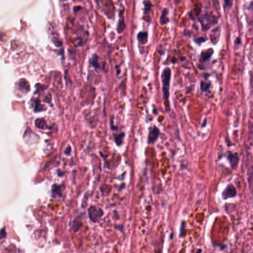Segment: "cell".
<instances>
[{"label":"cell","instance_id":"cell-13","mask_svg":"<svg viewBox=\"0 0 253 253\" xmlns=\"http://www.w3.org/2000/svg\"><path fill=\"white\" fill-rule=\"evenodd\" d=\"M143 3H144V5H145V14H146V13H148L149 11H150L152 4H151L149 2H144Z\"/></svg>","mask_w":253,"mask_h":253},{"label":"cell","instance_id":"cell-3","mask_svg":"<svg viewBox=\"0 0 253 253\" xmlns=\"http://www.w3.org/2000/svg\"><path fill=\"white\" fill-rule=\"evenodd\" d=\"M88 214L89 216H90L91 220L96 222V221H98L99 218L102 216L103 211H102V210L97 209V208H95L94 206H91L88 209Z\"/></svg>","mask_w":253,"mask_h":253},{"label":"cell","instance_id":"cell-11","mask_svg":"<svg viewBox=\"0 0 253 253\" xmlns=\"http://www.w3.org/2000/svg\"><path fill=\"white\" fill-rule=\"evenodd\" d=\"M91 64L93 65V66L95 68H99V63L97 62V56H94V58L92 59V60L91 61Z\"/></svg>","mask_w":253,"mask_h":253},{"label":"cell","instance_id":"cell-5","mask_svg":"<svg viewBox=\"0 0 253 253\" xmlns=\"http://www.w3.org/2000/svg\"><path fill=\"white\" fill-rule=\"evenodd\" d=\"M228 159H229V161H230L232 168H236V166L238 165V160H239L238 154H233V153H232V152H229Z\"/></svg>","mask_w":253,"mask_h":253},{"label":"cell","instance_id":"cell-14","mask_svg":"<svg viewBox=\"0 0 253 253\" xmlns=\"http://www.w3.org/2000/svg\"><path fill=\"white\" fill-rule=\"evenodd\" d=\"M210 86V84L209 83H206V82H201V85H200V87H201V90L202 91H206L208 90Z\"/></svg>","mask_w":253,"mask_h":253},{"label":"cell","instance_id":"cell-8","mask_svg":"<svg viewBox=\"0 0 253 253\" xmlns=\"http://www.w3.org/2000/svg\"><path fill=\"white\" fill-rule=\"evenodd\" d=\"M167 15H168V10L166 8H165L163 11V14H162L161 17H160V23L162 25H165L167 22H168V19L167 17Z\"/></svg>","mask_w":253,"mask_h":253},{"label":"cell","instance_id":"cell-6","mask_svg":"<svg viewBox=\"0 0 253 253\" xmlns=\"http://www.w3.org/2000/svg\"><path fill=\"white\" fill-rule=\"evenodd\" d=\"M137 39L140 43L146 44L148 41V33L146 32H140L138 33Z\"/></svg>","mask_w":253,"mask_h":253},{"label":"cell","instance_id":"cell-10","mask_svg":"<svg viewBox=\"0 0 253 253\" xmlns=\"http://www.w3.org/2000/svg\"><path fill=\"white\" fill-rule=\"evenodd\" d=\"M124 134L122 133L120 135H115V141L117 143V145H121L122 142V139H123Z\"/></svg>","mask_w":253,"mask_h":253},{"label":"cell","instance_id":"cell-2","mask_svg":"<svg viewBox=\"0 0 253 253\" xmlns=\"http://www.w3.org/2000/svg\"><path fill=\"white\" fill-rule=\"evenodd\" d=\"M236 189L231 184H230V185L227 186L225 190L223 192L222 197L224 200H227V199L234 198V197L236 196Z\"/></svg>","mask_w":253,"mask_h":253},{"label":"cell","instance_id":"cell-1","mask_svg":"<svg viewBox=\"0 0 253 253\" xmlns=\"http://www.w3.org/2000/svg\"><path fill=\"white\" fill-rule=\"evenodd\" d=\"M171 69L169 68H166L163 70L162 73V82H163V98L165 102L168 101L169 97V85L170 79H171Z\"/></svg>","mask_w":253,"mask_h":253},{"label":"cell","instance_id":"cell-18","mask_svg":"<svg viewBox=\"0 0 253 253\" xmlns=\"http://www.w3.org/2000/svg\"><path fill=\"white\" fill-rule=\"evenodd\" d=\"M195 253H201V249H198Z\"/></svg>","mask_w":253,"mask_h":253},{"label":"cell","instance_id":"cell-4","mask_svg":"<svg viewBox=\"0 0 253 253\" xmlns=\"http://www.w3.org/2000/svg\"><path fill=\"white\" fill-rule=\"evenodd\" d=\"M159 135H160V131L157 127H153L152 129L149 131V139H148V142L149 143H154L157 140L158 138Z\"/></svg>","mask_w":253,"mask_h":253},{"label":"cell","instance_id":"cell-7","mask_svg":"<svg viewBox=\"0 0 253 253\" xmlns=\"http://www.w3.org/2000/svg\"><path fill=\"white\" fill-rule=\"evenodd\" d=\"M212 53H213V51L211 50V49L202 52V54H201L202 60H203V61H207V60H209L210 57H211V55H212Z\"/></svg>","mask_w":253,"mask_h":253},{"label":"cell","instance_id":"cell-9","mask_svg":"<svg viewBox=\"0 0 253 253\" xmlns=\"http://www.w3.org/2000/svg\"><path fill=\"white\" fill-rule=\"evenodd\" d=\"M35 125L38 128H45V121L43 119H36L35 120Z\"/></svg>","mask_w":253,"mask_h":253},{"label":"cell","instance_id":"cell-17","mask_svg":"<svg viewBox=\"0 0 253 253\" xmlns=\"http://www.w3.org/2000/svg\"><path fill=\"white\" fill-rule=\"evenodd\" d=\"M239 41H240V39H239V38H238V39H236V42H237V43H238V44H239V43H240V42H239Z\"/></svg>","mask_w":253,"mask_h":253},{"label":"cell","instance_id":"cell-12","mask_svg":"<svg viewBox=\"0 0 253 253\" xmlns=\"http://www.w3.org/2000/svg\"><path fill=\"white\" fill-rule=\"evenodd\" d=\"M124 27H125V25H124V21L123 18L121 17V20H120V22H119V26H118V32L122 33V31L124 29Z\"/></svg>","mask_w":253,"mask_h":253},{"label":"cell","instance_id":"cell-15","mask_svg":"<svg viewBox=\"0 0 253 253\" xmlns=\"http://www.w3.org/2000/svg\"><path fill=\"white\" fill-rule=\"evenodd\" d=\"M70 151H71V149H70V147H69V146H68V149H67V150H66V152H66V153L67 154H70Z\"/></svg>","mask_w":253,"mask_h":253},{"label":"cell","instance_id":"cell-16","mask_svg":"<svg viewBox=\"0 0 253 253\" xmlns=\"http://www.w3.org/2000/svg\"><path fill=\"white\" fill-rule=\"evenodd\" d=\"M5 237V230L4 229H2V238H3Z\"/></svg>","mask_w":253,"mask_h":253}]
</instances>
